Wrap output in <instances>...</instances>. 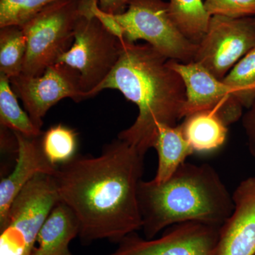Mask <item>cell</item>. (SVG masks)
Here are the masks:
<instances>
[{"label": "cell", "instance_id": "7a4b0ae2", "mask_svg": "<svg viewBox=\"0 0 255 255\" xmlns=\"http://www.w3.org/2000/svg\"><path fill=\"white\" fill-rule=\"evenodd\" d=\"M107 89L118 90L137 106L136 119L118 138L142 155L152 148L159 124L175 127L184 118L187 93L182 77L148 43L122 41L117 65L94 95Z\"/></svg>", "mask_w": 255, "mask_h": 255}, {"label": "cell", "instance_id": "5b68a950", "mask_svg": "<svg viewBox=\"0 0 255 255\" xmlns=\"http://www.w3.org/2000/svg\"><path fill=\"white\" fill-rule=\"evenodd\" d=\"M59 201L53 176H35L15 198L0 225V255H33L38 233Z\"/></svg>", "mask_w": 255, "mask_h": 255}, {"label": "cell", "instance_id": "2e32d148", "mask_svg": "<svg viewBox=\"0 0 255 255\" xmlns=\"http://www.w3.org/2000/svg\"><path fill=\"white\" fill-rule=\"evenodd\" d=\"M179 127L194 152L216 150L223 145L227 137L228 126L219 114L211 111L189 114Z\"/></svg>", "mask_w": 255, "mask_h": 255}, {"label": "cell", "instance_id": "603a6c76", "mask_svg": "<svg viewBox=\"0 0 255 255\" xmlns=\"http://www.w3.org/2000/svg\"><path fill=\"white\" fill-rule=\"evenodd\" d=\"M204 6L210 16L232 18L255 16V0H204Z\"/></svg>", "mask_w": 255, "mask_h": 255}, {"label": "cell", "instance_id": "ac0fdd59", "mask_svg": "<svg viewBox=\"0 0 255 255\" xmlns=\"http://www.w3.org/2000/svg\"><path fill=\"white\" fill-rule=\"evenodd\" d=\"M169 9L174 22L183 34L198 45L207 31L210 16L203 0H169Z\"/></svg>", "mask_w": 255, "mask_h": 255}, {"label": "cell", "instance_id": "3957f363", "mask_svg": "<svg viewBox=\"0 0 255 255\" xmlns=\"http://www.w3.org/2000/svg\"><path fill=\"white\" fill-rule=\"evenodd\" d=\"M142 231L147 239L177 223L221 226L234 209L233 196L209 164L184 162L165 182L142 180L138 187Z\"/></svg>", "mask_w": 255, "mask_h": 255}, {"label": "cell", "instance_id": "7402d4cb", "mask_svg": "<svg viewBox=\"0 0 255 255\" xmlns=\"http://www.w3.org/2000/svg\"><path fill=\"white\" fill-rule=\"evenodd\" d=\"M58 0H0V28L22 26L43 8Z\"/></svg>", "mask_w": 255, "mask_h": 255}, {"label": "cell", "instance_id": "30bf717a", "mask_svg": "<svg viewBox=\"0 0 255 255\" xmlns=\"http://www.w3.org/2000/svg\"><path fill=\"white\" fill-rule=\"evenodd\" d=\"M10 82L31 120L40 128L48 111L60 101L69 98L80 102L87 99L78 72L63 63L50 65L40 76L21 74Z\"/></svg>", "mask_w": 255, "mask_h": 255}, {"label": "cell", "instance_id": "9a60e30c", "mask_svg": "<svg viewBox=\"0 0 255 255\" xmlns=\"http://www.w3.org/2000/svg\"><path fill=\"white\" fill-rule=\"evenodd\" d=\"M152 148L158 155V167L153 180L165 182L194 151L183 135L179 126L159 124Z\"/></svg>", "mask_w": 255, "mask_h": 255}, {"label": "cell", "instance_id": "9c48e42d", "mask_svg": "<svg viewBox=\"0 0 255 255\" xmlns=\"http://www.w3.org/2000/svg\"><path fill=\"white\" fill-rule=\"evenodd\" d=\"M220 229L188 221L166 228L158 238L147 239L134 232L119 242L109 255H219Z\"/></svg>", "mask_w": 255, "mask_h": 255}, {"label": "cell", "instance_id": "8992f818", "mask_svg": "<svg viewBox=\"0 0 255 255\" xmlns=\"http://www.w3.org/2000/svg\"><path fill=\"white\" fill-rule=\"evenodd\" d=\"M130 43L144 40L161 55L180 63L194 61L198 45L188 39L169 14L163 0H132L127 9L114 15Z\"/></svg>", "mask_w": 255, "mask_h": 255}, {"label": "cell", "instance_id": "8fae6325", "mask_svg": "<svg viewBox=\"0 0 255 255\" xmlns=\"http://www.w3.org/2000/svg\"><path fill=\"white\" fill-rule=\"evenodd\" d=\"M169 64L182 77L185 85L184 118L200 111L219 114L228 126L242 118L244 108L223 80L195 61L184 63L169 60Z\"/></svg>", "mask_w": 255, "mask_h": 255}, {"label": "cell", "instance_id": "d6986e66", "mask_svg": "<svg viewBox=\"0 0 255 255\" xmlns=\"http://www.w3.org/2000/svg\"><path fill=\"white\" fill-rule=\"evenodd\" d=\"M26 39L21 26L0 28V74L9 80L23 73Z\"/></svg>", "mask_w": 255, "mask_h": 255}, {"label": "cell", "instance_id": "ffe728a7", "mask_svg": "<svg viewBox=\"0 0 255 255\" xmlns=\"http://www.w3.org/2000/svg\"><path fill=\"white\" fill-rule=\"evenodd\" d=\"M41 140L43 153L50 163L56 167L77 155L78 133L63 124L53 126L43 132Z\"/></svg>", "mask_w": 255, "mask_h": 255}, {"label": "cell", "instance_id": "ba28073f", "mask_svg": "<svg viewBox=\"0 0 255 255\" xmlns=\"http://www.w3.org/2000/svg\"><path fill=\"white\" fill-rule=\"evenodd\" d=\"M255 47V16L232 18L213 16L198 44L194 61L222 80Z\"/></svg>", "mask_w": 255, "mask_h": 255}, {"label": "cell", "instance_id": "d4e9b609", "mask_svg": "<svg viewBox=\"0 0 255 255\" xmlns=\"http://www.w3.org/2000/svg\"><path fill=\"white\" fill-rule=\"evenodd\" d=\"M131 1L132 0H98V4L102 11L115 15L124 12Z\"/></svg>", "mask_w": 255, "mask_h": 255}, {"label": "cell", "instance_id": "7c38bea8", "mask_svg": "<svg viewBox=\"0 0 255 255\" xmlns=\"http://www.w3.org/2000/svg\"><path fill=\"white\" fill-rule=\"evenodd\" d=\"M234 209L220 229L219 255H255V177L232 194Z\"/></svg>", "mask_w": 255, "mask_h": 255}, {"label": "cell", "instance_id": "6da1fadb", "mask_svg": "<svg viewBox=\"0 0 255 255\" xmlns=\"http://www.w3.org/2000/svg\"><path fill=\"white\" fill-rule=\"evenodd\" d=\"M145 156L117 137L99 156L77 154L53 176L60 201L80 223L84 246L108 240L118 244L142 229L138 187Z\"/></svg>", "mask_w": 255, "mask_h": 255}, {"label": "cell", "instance_id": "277c9868", "mask_svg": "<svg viewBox=\"0 0 255 255\" xmlns=\"http://www.w3.org/2000/svg\"><path fill=\"white\" fill-rule=\"evenodd\" d=\"M85 1L58 0L21 26L26 39L23 75L40 76L70 49Z\"/></svg>", "mask_w": 255, "mask_h": 255}, {"label": "cell", "instance_id": "5bb4252c", "mask_svg": "<svg viewBox=\"0 0 255 255\" xmlns=\"http://www.w3.org/2000/svg\"><path fill=\"white\" fill-rule=\"evenodd\" d=\"M79 233L78 218L73 210L60 201L43 223L32 255H73L69 246Z\"/></svg>", "mask_w": 255, "mask_h": 255}, {"label": "cell", "instance_id": "cb8c5ba5", "mask_svg": "<svg viewBox=\"0 0 255 255\" xmlns=\"http://www.w3.org/2000/svg\"><path fill=\"white\" fill-rule=\"evenodd\" d=\"M242 122L248 140V149L255 159V100L242 117Z\"/></svg>", "mask_w": 255, "mask_h": 255}, {"label": "cell", "instance_id": "e0dca14e", "mask_svg": "<svg viewBox=\"0 0 255 255\" xmlns=\"http://www.w3.org/2000/svg\"><path fill=\"white\" fill-rule=\"evenodd\" d=\"M7 77L0 74V126L27 137H41L43 132L20 107Z\"/></svg>", "mask_w": 255, "mask_h": 255}, {"label": "cell", "instance_id": "4fadbf2b", "mask_svg": "<svg viewBox=\"0 0 255 255\" xmlns=\"http://www.w3.org/2000/svg\"><path fill=\"white\" fill-rule=\"evenodd\" d=\"M14 132L17 140V157L14 169L0 182V225L4 222L15 198L28 182L38 174L54 175L58 167L43 153L41 136L27 137Z\"/></svg>", "mask_w": 255, "mask_h": 255}, {"label": "cell", "instance_id": "44dd1931", "mask_svg": "<svg viewBox=\"0 0 255 255\" xmlns=\"http://www.w3.org/2000/svg\"><path fill=\"white\" fill-rule=\"evenodd\" d=\"M222 80L232 89L233 95L243 108L251 107L255 100V47L235 65Z\"/></svg>", "mask_w": 255, "mask_h": 255}, {"label": "cell", "instance_id": "52a82bcc", "mask_svg": "<svg viewBox=\"0 0 255 255\" xmlns=\"http://www.w3.org/2000/svg\"><path fill=\"white\" fill-rule=\"evenodd\" d=\"M90 1L79 19L73 45L58 61L78 72L87 99L95 97L97 87L112 73L122 48V41L92 15Z\"/></svg>", "mask_w": 255, "mask_h": 255}]
</instances>
